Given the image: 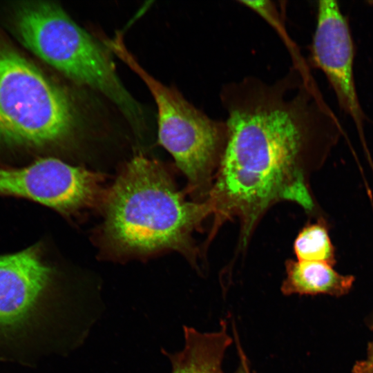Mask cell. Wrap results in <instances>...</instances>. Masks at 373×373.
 Returning a JSON list of instances; mask_svg holds the SVG:
<instances>
[{"instance_id":"cell-8","label":"cell","mask_w":373,"mask_h":373,"mask_svg":"<svg viewBox=\"0 0 373 373\" xmlns=\"http://www.w3.org/2000/svg\"><path fill=\"white\" fill-rule=\"evenodd\" d=\"M51 276L36 245L0 255V329L20 326L30 317Z\"/></svg>"},{"instance_id":"cell-11","label":"cell","mask_w":373,"mask_h":373,"mask_svg":"<svg viewBox=\"0 0 373 373\" xmlns=\"http://www.w3.org/2000/svg\"><path fill=\"white\" fill-rule=\"evenodd\" d=\"M294 251L298 260L322 262L334 266L335 247L329 237V225L323 218L301 229L294 240Z\"/></svg>"},{"instance_id":"cell-9","label":"cell","mask_w":373,"mask_h":373,"mask_svg":"<svg viewBox=\"0 0 373 373\" xmlns=\"http://www.w3.org/2000/svg\"><path fill=\"white\" fill-rule=\"evenodd\" d=\"M184 334L182 350L175 354L164 351L171 362V373H224L223 358L232 343L224 321L217 332L203 333L184 326Z\"/></svg>"},{"instance_id":"cell-16","label":"cell","mask_w":373,"mask_h":373,"mask_svg":"<svg viewBox=\"0 0 373 373\" xmlns=\"http://www.w3.org/2000/svg\"><path fill=\"white\" fill-rule=\"evenodd\" d=\"M366 3H368L371 6H373V1H366Z\"/></svg>"},{"instance_id":"cell-1","label":"cell","mask_w":373,"mask_h":373,"mask_svg":"<svg viewBox=\"0 0 373 373\" xmlns=\"http://www.w3.org/2000/svg\"><path fill=\"white\" fill-rule=\"evenodd\" d=\"M303 63L274 83L254 77L224 85L227 144L207 200L218 224L236 216L245 245L257 222L280 201L312 211L308 178L344 135Z\"/></svg>"},{"instance_id":"cell-4","label":"cell","mask_w":373,"mask_h":373,"mask_svg":"<svg viewBox=\"0 0 373 373\" xmlns=\"http://www.w3.org/2000/svg\"><path fill=\"white\" fill-rule=\"evenodd\" d=\"M78 122L70 96L0 35V149L68 140Z\"/></svg>"},{"instance_id":"cell-2","label":"cell","mask_w":373,"mask_h":373,"mask_svg":"<svg viewBox=\"0 0 373 373\" xmlns=\"http://www.w3.org/2000/svg\"><path fill=\"white\" fill-rule=\"evenodd\" d=\"M102 233L120 256L175 250L195 256L192 234L213 213L207 199L189 201L157 161L136 155L124 167L105 202Z\"/></svg>"},{"instance_id":"cell-13","label":"cell","mask_w":373,"mask_h":373,"mask_svg":"<svg viewBox=\"0 0 373 373\" xmlns=\"http://www.w3.org/2000/svg\"><path fill=\"white\" fill-rule=\"evenodd\" d=\"M242 354V353H241V364L234 373H251L247 363V360Z\"/></svg>"},{"instance_id":"cell-6","label":"cell","mask_w":373,"mask_h":373,"mask_svg":"<svg viewBox=\"0 0 373 373\" xmlns=\"http://www.w3.org/2000/svg\"><path fill=\"white\" fill-rule=\"evenodd\" d=\"M101 181L97 173L53 157L0 166V195L30 200L66 215L94 204Z\"/></svg>"},{"instance_id":"cell-3","label":"cell","mask_w":373,"mask_h":373,"mask_svg":"<svg viewBox=\"0 0 373 373\" xmlns=\"http://www.w3.org/2000/svg\"><path fill=\"white\" fill-rule=\"evenodd\" d=\"M12 22L18 38L31 52L68 78L104 94L133 127H142V109L119 80L108 49L60 6L43 1L19 3L13 9Z\"/></svg>"},{"instance_id":"cell-12","label":"cell","mask_w":373,"mask_h":373,"mask_svg":"<svg viewBox=\"0 0 373 373\" xmlns=\"http://www.w3.org/2000/svg\"><path fill=\"white\" fill-rule=\"evenodd\" d=\"M352 373H373V358H366L356 361Z\"/></svg>"},{"instance_id":"cell-5","label":"cell","mask_w":373,"mask_h":373,"mask_svg":"<svg viewBox=\"0 0 373 373\" xmlns=\"http://www.w3.org/2000/svg\"><path fill=\"white\" fill-rule=\"evenodd\" d=\"M106 46L145 83L157 107L158 140L186 177L189 189L206 197L213 185L228 137L226 122L213 119L193 106L173 87L149 74L126 47L121 33Z\"/></svg>"},{"instance_id":"cell-7","label":"cell","mask_w":373,"mask_h":373,"mask_svg":"<svg viewBox=\"0 0 373 373\" xmlns=\"http://www.w3.org/2000/svg\"><path fill=\"white\" fill-rule=\"evenodd\" d=\"M354 57L349 21L338 2L318 1L316 24L311 44V62L324 73L341 111L352 119L367 152L364 135L367 117L355 84Z\"/></svg>"},{"instance_id":"cell-15","label":"cell","mask_w":373,"mask_h":373,"mask_svg":"<svg viewBox=\"0 0 373 373\" xmlns=\"http://www.w3.org/2000/svg\"><path fill=\"white\" fill-rule=\"evenodd\" d=\"M366 325L373 329V309L368 314L365 319Z\"/></svg>"},{"instance_id":"cell-14","label":"cell","mask_w":373,"mask_h":373,"mask_svg":"<svg viewBox=\"0 0 373 373\" xmlns=\"http://www.w3.org/2000/svg\"><path fill=\"white\" fill-rule=\"evenodd\" d=\"M367 358H373V341L370 342L367 345Z\"/></svg>"},{"instance_id":"cell-10","label":"cell","mask_w":373,"mask_h":373,"mask_svg":"<svg viewBox=\"0 0 373 373\" xmlns=\"http://www.w3.org/2000/svg\"><path fill=\"white\" fill-rule=\"evenodd\" d=\"M281 291L285 295L325 294L340 297L352 289L355 277L344 275L325 262L289 260Z\"/></svg>"}]
</instances>
